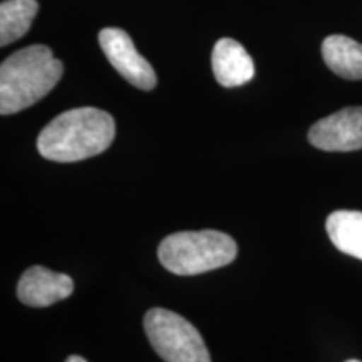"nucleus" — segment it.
Here are the masks:
<instances>
[{
	"label": "nucleus",
	"instance_id": "nucleus-1",
	"mask_svg": "<svg viewBox=\"0 0 362 362\" xmlns=\"http://www.w3.org/2000/svg\"><path fill=\"white\" fill-rule=\"evenodd\" d=\"M116 124L110 112L98 107H76L40 131L37 149L45 160L74 163L106 151L115 141Z\"/></svg>",
	"mask_w": 362,
	"mask_h": 362
},
{
	"label": "nucleus",
	"instance_id": "nucleus-2",
	"mask_svg": "<svg viewBox=\"0 0 362 362\" xmlns=\"http://www.w3.org/2000/svg\"><path fill=\"white\" fill-rule=\"evenodd\" d=\"M64 66L47 45H29L8 56L0 66V112L24 111L47 96L61 81Z\"/></svg>",
	"mask_w": 362,
	"mask_h": 362
},
{
	"label": "nucleus",
	"instance_id": "nucleus-3",
	"mask_svg": "<svg viewBox=\"0 0 362 362\" xmlns=\"http://www.w3.org/2000/svg\"><path fill=\"white\" fill-rule=\"evenodd\" d=\"M238 248L235 240L216 230L168 235L158 247L161 265L176 275H200L232 264Z\"/></svg>",
	"mask_w": 362,
	"mask_h": 362
},
{
	"label": "nucleus",
	"instance_id": "nucleus-4",
	"mask_svg": "<svg viewBox=\"0 0 362 362\" xmlns=\"http://www.w3.org/2000/svg\"><path fill=\"white\" fill-rule=\"evenodd\" d=\"M144 330L153 349L166 362H211L198 329L185 317L166 309H151L144 315Z\"/></svg>",
	"mask_w": 362,
	"mask_h": 362
},
{
	"label": "nucleus",
	"instance_id": "nucleus-5",
	"mask_svg": "<svg viewBox=\"0 0 362 362\" xmlns=\"http://www.w3.org/2000/svg\"><path fill=\"white\" fill-rule=\"evenodd\" d=\"M99 45L111 66L134 88L151 90L156 88V74L151 64L136 51L133 40L123 29L107 27L99 33Z\"/></svg>",
	"mask_w": 362,
	"mask_h": 362
},
{
	"label": "nucleus",
	"instance_id": "nucleus-6",
	"mask_svg": "<svg viewBox=\"0 0 362 362\" xmlns=\"http://www.w3.org/2000/svg\"><path fill=\"white\" fill-rule=\"evenodd\" d=\"M309 143L322 151L362 149V106L344 107L309 129Z\"/></svg>",
	"mask_w": 362,
	"mask_h": 362
},
{
	"label": "nucleus",
	"instance_id": "nucleus-7",
	"mask_svg": "<svg viewBox=\"0 0 362 362\" xmlns=\"http://www.w3.org/2000/svg\"><path fill=\"white\" fill-rule=\"evenodd\" d=\"M72 292L74 282L69 275L57 274L40 265L27 269L17 285V297L29 307H49L64 300Z\"/></svg>",
	"mask_w": 362,
	"mask_h": 362
},
{
	"label": "nucleus",
	"instance_id": "nucleus-8",
	"mask_svg": "<svg viewBox=\"0 0 362 362\" xmlns=\"http://www.w3.org/2000/svg\"><path fill=\"white\" fill-rule=\"evenodd\" d=\"M211 67L215 79L223 88H238L255 76V66L250 54L233 39H220L211 52Z\"/></svg>",
	"mask_w": 362,
	"mask_h": 362
},
{
	"label": "nucleus",
	"instance_id": "nucleus-9",
	"mask_svg": "<svg viewBox=\"0 0 362 362\" xmlns=\"http://www.w3.org/2000/svg\"><path fill=\"white\" fill-rule=\"evenodd\" d=\"M324 62L344 79H362V44L347 35H329L322 42Z\"/></svg>",
	"mask_w": 362,
	"mask_h": 362
},
{
	"label": "nucleus",
	"instance_id": "nucleus-10",
	"mask_svg": "<svg viewBox=\"0 0 362 362\" xmlns=\"http://www.w3.org/2000/svg\"><path fill=\"white\" fill-rule=\"evenodd\" d=\"M325 228L337 250L362 260V211H334L327 216Z\"/></svg>",
	"mask_w": 362,
	"mask_h": 362
},
{
	"label": "nucleus",
	"instance_id": "nucleus-11",
	"mask_svg": "<svg viewBox=\"0 0 362 362\" xmlns=\"http://www.w3.org/2000/svg\"><path fill=\"white\" fill-rule=\"evenodd\" d=\"M37 0H4L0 6V45L24 37L37 13Z\"/></svg>",
	"mask_w": 362,
	"mask_h": 362
},
{
	"label": "nucleus",
	"instance_id": "nucleus-12",
	"mask_svg": "<svg viewBox=\"0 0 362 362\" xmlns=\"http://www.w3.org/2000/svg\"><path fill=\"white\" fill-rule=\"evenodd\" d=\"M66 362H88V361L83 359L81 356H71V357H67Z\"/></svg>",
	"mask_w": 362,
	"mask_h": 362
},
{
	"label": "nucleus",
	"instance_id": "nucleus-13",
	"mask_svg": "<svg viewBox=\"0 0 362 362\" xmlns=\"http://www.w3.org/2000/svg\"><path fill=\"white\" fill-rule=\"evenodd\" d=\"M346 362H361V361H357V359H351V361H346Z\"/></svg>",
	"mask_w": 362,
	"mask_h": 362
}]
</instances>
